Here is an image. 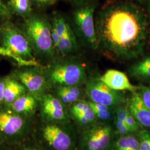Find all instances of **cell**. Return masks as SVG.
Returning <instances> with one entry per match:
<instances>
[{
	"label": "cell",
	"instance_id": "8",
	"mask_svg": "<svg viewBox=\"0 0 150 150\" xmlns=\"http://www.w3.org/2000/svg\"><path fill=\"white\" fill-rule=\"evenodd\" d=\"M113 129L107 123L88 125L81 137L83 150H107L112 145Z\"/></svg>",
	"mask_w": 150,
	"mask_h": 150
},
{
	"label": "cell",
	"instance_id": "28",
	"mask_svg": "<svg viewBox=\"0 0 150 150\" xmlns=\"http://www.w3.org/2000/svg\"><path fill=\"white\" fill-rule=\"evenodd\" d=\"M139 94L145 105L150 109V87L142 86Z\"/></svg>",
	"mask_w": 150,
	"mask_h": 150
},
{
	"label": "cell",
	"instance_id": "13",
	"mask_svg": "<svg viewBox=\"0 0 150 150\" xmlns=\"http://www.w3.org/2000/svg\"><path fill=\"white\" fill-rule=\"evenodd\" d=\"M127 108L129 113L141 126L150 131V109L145 105L136 91L132 92Z\"/></svg>",
	"mask_w": 150,
	"mask_h": 150
},
{
	"label": "cell",
	"instance_id": "16",
	"mask_svg": "<svg viewBox=\"0 0 150 150\" xmlns=\"http://www.w3.org/2000/svg\"><path fill=\"white\" fill-rule=\"evenodd\" d=\"M25 87L10 75L6 76L4 106H9L17 98L27 92Z\"/></svg>",
	"mask_w": 150,
	"mask_h": 150
},
{
	"label": "cell",
	"instance_id": "30",
	"mask_svg": "<svg viewBox=\"0 0 150 150\" xmlns=\"http://www.w3.org/2000/svg\"><path fill=\"white\" fill-rule=\"evenodd\" d=\"M32 5L38 7H46L53 5L57 0H31Z\"/></svg>",
	"mask_w": 150,
	"mask_h": 150
},
{
	"label": "cell",
	"instance_id": "2",
	"mask_svg": "<svg viewBox=\"0 0 150 150\" xmlns=\"http://www.w3.org/2000/svg\"><path fill=\"white\" fill-rule=\"evenodd\" d=\"M31 137L41 150H75L77 134L70 120L49 121L37 117Z\"/></svg>",
	"mask_w": 150,
	"mask_h": 150
},
{
	"label": "cell",
	"instance_id": "18",
	"mask_svg": "<svg viewBox=\"0 0 150 150\" xmlns=\"http://www.w3.org/2000/svg\"><path fill=\"white\" fill-rule=\"evenodd\" d=\"M129 74L138 80L150 79V56L137 62L129 69Z\"/></svg>",
	"mask_w": 150,
	"mask_h": 150
},
{
	"label": "cell",
	"instance_id": "32",
	"mask_svg": "<svg viewBox=\"0 0 150 150\" xmlns=\"http://www.w3.org/2000/svg\"><path fill=\"white\" fill-rule=\"evenodd\" d=\"M9 147L0 139V150H8Z\"/></svg>",
	"mask_w": 150,
	"mask_h": 150
},
{
	"label": "cell",
	"instance_id": "4",
	"mask_svg": "<svg viewBox=\"0 0 150 150\" xmlns=\"http://www.w3.org/2000/svg\"><path fill=\"white\" fill-rule=\"evenodd\" d=\"M37 117L23 116L6 106L0 108V139L10 146L30 138Z\"/></svg>",
	"mask_w": 150,
	"mask_h": 150
},
{
	"label": "cell",
	"instance_id": "19",
	"mask_svg": "<svg viewBox=\"0 0 150 150\" xmlns=\"http://www.w3.org/2000/svg\"><path fill=\"white\" fill-rule=\"evenodd\" d=\"M77 47V41L75 35L70 27L64 35L60 38L56 51L65 56L74 52Z\"/></svg>",
	"mask_w": 150,
	"mask_h": 150
},
{
	"label": "cell",
	"instance_id": "22",
	"mask_svg": "<svg viewBox=\"0 0 150 150\" xmlns=\"http://www.w3.org/2000/svg\"><path fill=\"white\" fill-rule=\"evenodd\" d=\"M51 25L52 28L57 32L60 38L64 35L70 27L64 17L59 14L54 16Z\"/></svg>",
	"mask_w": 150,
	"mask_h": 150
},
{
	"label": "cell",
	"instance_id": "29",
	"mask_svg": "<svg viewBox=\"0 0 150 150\" xmlns=\"http://www.w3.org/2000/svg\"><path fill=\"white\" fill-rule=\"evenodd\" d=\"M6 76L0 77V108L4 106Z\"/></svg>",
	"mask_w": 150,
	"mask_h": 150
},
{
	"label": "cell",
	"instance_id": "5",
	"mask_svg": "<svg viewBox=\"0 0 150 150\" xmlns=\"http://www.w3.org/2000/svg\"><path fill=\"white\" fill-rule=\"evenodd\" d=\"M43 69L50 91L59 86H81L88 81L85 69L75 60L59 61Z\"/></svg>",
	"mask_w": 150,
	"mask_h": 150
},
{
	"label": "cell",
	"instance_id": "24",
	"mask_svg": "<svg viewBox=\"0 0 150 150\" xmlns=\"http://www.w3.org/2000/svg\"><path fill=\"white\" fill-rule=\"evenodd\" d=\"M139 134V150H150V131L142 129Z\"/></svg>",
	"mask_w": 150,
	"mask_h": 150
},
{
	"label": "cell",
	"instance_id": "17",
	"mask_svg": "<svg viewBox=\"0 0 150 150\" xmlns=\"http://www.w3.org/2000/svg\"><path fill=\"white\" fill-rule=\"evenodd\" d=\"M139 138L132 134L120 136L113 142L111 150H139Z\"/></svg>",
	"mask_w": 150,
	"mask_h": 150
},
{
	"label": "cell",
	"instance_id": "9",
	"mask_svg": "<svg viewBox=\"0 0 150 150\" xmlns=\"http://www.w3.org/2000/svg\"><path fill=\"white\" fill-rule=\"evenodd\" d=\"M85 91L91 101L110 108L123 105L126 102L125 97L120 91L110 88L99 78L87 81Z\"/></svg>",
	"mask_w": 150,
	"mask_h": 150
},
{
	"label": "cell",
	"instance_id": "3",
	"mask_svg": "<svg viewBox=\"0 0 150 150\" xmlns=\"http://www.w3.org/2000/svg\"><path fill=\"white\" fill-rule=\"evenodd\" d=\"M24 19L21 30L35 56L42 57L53 56L55 48L51 35V23L45 16L33 12Z\"/></svg>",
	"mask_w": 150,
	"mask_h": 150
},
{
	"label": "cell",
	"instance_id": "27",
	"mask_svg": "<svg viewBox=\"0 0 150 150\" xmlns=\"http://www.w3.org/2000/svg\"><path fill=\"white\" fill-rule=\"evenodd\" d=\"M115 123L116 131L118 134H120V136H125L132 134L130 131L128 126H127L125 121L115 120Z\"/></svg>",
	"mask_w": 150,
	"mask_h": 150
},
{
	"label": "cell",
	"instance_id": "20",
	"mask_svg": "<svg viewBox=\"0 0 150 150\" xmlns=\"http://www.w3.org/2000/svg\"><path fill=\"white\" fill-rule=\"evenodd\" d=\"M7 3L13 15L25 18L32 13L31 0H7Z\"/></svg>",
	"mask_w": 150,
	"mask_h": 150
},
{
	"label": "cell",
	"instance_id": "14",
	"mask_svg": "<svg viewBox=\"0 0 150 150\" xmlns=\"http://www.w3.org/2000/svg\"><path fill=\"white\" fill-rule=\"evenodd\" d=\"M103 82L116 91L136 92L138 88L129 82L127 76L117 70H109L99 78Z\"/></svg>",
	"mask_w": 150,
	"mask_h": 150
},
{
	"label": "cell",
	"instance_id": "11",
	"mask_svg": "<svg viewBox=\"0 0 150 150\" xmlns=\"http://www.w3.org/2000/svg\"><path fill=\"white\" fill-rule=\"evenodd\" d=\"M38 117L49 121H64L71 120L67 107L50 92L44 95L40 100Z\"/></svg>",
	"mask_w": 150,
	"mask_h": 150
},
{
	"label": "cell",
	"instance_id": "6",
	"mask_svg": "<svg viewBox=\"0 0 150 150\" xmlns=\"http://www.w3.org/2000/svg\"><path fill=\"white\" fill-rule=\"evenodd\" d=\"M0 46L7 49L23 61L39 63L21 28L10 20L3 22L0 25Z\"/></svg>",
	"mask_w": 150,
	"mask_h": 150
},
{
	"label": "cell",
	"instance_id": "26",
	"mask_svg": "<svg viewBox=\"0 0 150 150\" xmlns=\"http://www.w3.org/2000/svg\"><path fill=\"white\" fill-rule=\"evenodd\" d=\"M125 123H126L131 133H139V132L142 129H141L142 127L139 123H138L133 116L129 113L125 119Z\"/></svg>",
	"mask_w": 150,
	"mask_h": 150
},
{
	"label": "cell",
	"instance_id": "12",
	"mask_svg": "<svg viewBox=\"0 0 150 150\" xmlns=\"http://www.w3.org/2000/svg\"><path fill=\"white\" fill-rule=\"evenodd\" d=\"M40 100L31 93L27 92L17 98L9 106L15 112L27 117L38 116Z\"/></svg>",
	"mask_w": 150,
	"mask_h": 150
},
{
	"label": "cell",
	"instance_id": "21",
	"mask_svg": "<svg viewBox=\"0 0 150 150\" xmlns=\"http://www.w3.org/2000/svg\"><path fill=\"white\" fill-rule=\"evenodd\" d=\"M88 102L95 113L97 118L102 121H108L112 117L111 108L91 101Z\"/></svg>",
	"mask_w": 150,
	"mask_h": 150
},
{
	"label": "cell",
	"instance_id": "7",
	"mask_svg": "<svg viewBox=\"0 0 150 150\" xmlns=\"http://www.w3.org/2000/svg\"><path fill=\"white\" fill-rule=\"evenodd\" d=\"M20 82L31 93L40 100L44 95L50 92V87L41 66H24L10 74Z\"/></svg>",
	"mask_w": 150,
	"mask_h": 150
},
{
	"label": "cell",
	"instance_id": "23",
	"mask_svg": "<svg viewBox=\"0 0 150 150\" xmlns=\"http://www.w3.org/2000/svg\"><path fill=\"white\" fill-rule=\"evenodd\" d=\"M8 150H41V149L31 137L21 142L10 146Z\"/></svg>",
	"mask_w": 150,
	"mask_h": 150
},
{
	"label": "cell",
	"instance_id": "15",
	"mask_svg": "<svg viewBox=\"0 0 150 150\" xmlns=\"http://www.w3.org/2000/svg\"><path fill=\"white\" fill-rule=\"evenodd\" d=\"M80 86H59L51 88L50 92L57 97L67 108L80 100L82 94Z\"/></svg>",
	"mask_w": 150,
	"mask_h": 150
},
{
	"label": "cell",
	"instance_id": "33",
	"mask_svg": "<svg viewBox=\"0 0 150 150\" xmlns=\"http://www.w3.org/2000/svg\"><path fill=\"white\" fill-rule=\"evenodd\" d=\"M138 1H139V2H142V0H138Z\"/></svg>",
	"mask_w": 150,
	"mask_h": 150
},
{
	"label": "cell",
	"instance_id": "10",
	"mask_svg": "<svg viewBox=\"0 0 150 150\" xmlns=\"http://www.w3.org/2000/svg\"><path fill=\"white\" fill-rule=\"evenodd\" d=\"M95 7L87 5L77 8L74 13L75 25L82 38L91 48H98L95 23L94 21Z\"/></svg>",
	"mask_w": 150,
	"mask_h": 150
},
{
	"label": "cell",
	"instance_id": "31",
	"mask_svg": "<svg viewBox=\"0 0 150 150\" xmlns=\"http://www.w3.org/2000/svg\"><path fill=\"white\" fill-rule=\"evenodd\" d=\"M0 56L7 57L13 59H16V56L9 50L1 46H0Z\"/></svg>",
	"mask_w": 150,
	"mask_h": 150
},
{
	"label": "cell",
	"instance_id": "1",
	"mask_svg": "<svg viewBox=\"0 0 150 150\" xmlns=\"http://www.w3.org/2000/svg\"><path fill=\"white\" fill-rule=\"evenodd\" d=\"M98 48L110 59L126 62L141 54L147 42V23L131 2L117 0L104 6L95 23Z\"/></svg>",
	"mask_w": 150,
	"mask_h": 150
},
{
	"label": "cell",
	"instance_id": "25",
	"mask_svg": "<svg viewBox=\"0 0 150 150\" xmlns=\"http://www.w3.org/2000/svg\"><path fill=\"white\" fill-rule=\"evenodd\" d=\"M13 13L8 6L7 1L0 0V21L1 22L10 20Z\"/></svg>",
	"mask_w": 150,
	"mask_h": 150
}]
</instances>
